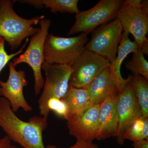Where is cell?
Masks as SVG:
<instances>
[{"label":"cell","instance_id":"44dd1931","mask_svg":"<svg viewBox=\"0 0 148 148\" xmlns=\"http://www.w3.org/2000/svg\"><path fill=\"white\" fill-rule=\"evenodd\" d=\"M29 38H27L25 43L19 50L15 53L8 54L5 48V41L2 37H0V73L3 69L5 67L7 64L10 62L12 58L23 52V49L26 47Z\"/></svg>","mask_w":148,"mask_h":148},{"label":"cell","instance_id":"4316f807","mask_svg":"<svg viewBox=\"0 0 148 148\" xmlns=\"http://www.w3.org/2000/svg\"><path fill=\"white\" fill-rule=\"evenodd\" d=\"M9 148H17L16 147V146L14 145H11L9 147Z\"/></svg>","mask_w":148,"mask_h":148},{"label":"cell","instance_id":"7c38bea8","mask_svg":"<svg viewBox=\"0 0 148 148\" xmlns=\"http://www.w3.org/2000/svg\"><path fill=\"white\" fill-rule=\"evenodd\" d=\"M100 105H92L67 121L69 134L78 141L93 142L98 129Z\"/></svg>","mask_w":148,"mask_h":148},{"label":"cell","instance_id":"6da1fadb","mask_svg":"<svg viewBox=\"0 0 148 148\" xmlns=\"http://www.w3.org/2000/svg\"><path fill=\"white\" fill-rule=\"evenodd\" d=\"M48 125V118L34 116L25 121L12 110L8 101L0 98V127L10 141L24 148H46L43 133Z\"/></svg>","mask_w":148,"mask_h":148},{"label":"cell","instance_id":"4fadbf2b","mask_svg":"<svg viewBox=\"0 0 148 148\" xmlns=\"http://www.w3.org/2000/svg\"><path fill=\"white\" fill-rule=\"evenodd\" d=\"M119 94L109 96L100 105L96 140H104L116 136Z\"/></svg>","mask_w":148,"mask_h":148},{"label":"cell","instance_id":"8992f818","mask_svg":"<svg viewBox=\"0 0 148 148\" xmlns=\"http://www.w3.org/2000/svg\"><path fill=\"white\" fill-rule=\"evenodd\" d=\"M123 2L122 0H101L88 10L79 11L76 14L75 22L68 36L79 33L88 34L97 27L116 19Z\"/></svg>","mask_w":148,"mask_h":148},{"label":"cell","instance_id":"603a6c76","mask_svg":"<svg viewBox=\"0 0 148 148\" xmlns=\"http://www.w3.org/2000/svg\"><path fill=\"white\" fill-rule=\"evenodd\" d=\"M46 148H59L53 145H48ZM67 148H101L96 144H94L93 142H86V141H78L73 145Z\"/></svg>","mask_w":148,"mask_h":148},{"label":"cell","instance_id":"5b68a950","mask_svg":"<svg viewBox=\"0 0 148 148\" xmlns=\"http://www.w3.org/2000/svg\"><path fill=\"white\" fill-rule=\"evenodd\" d=\"M51 23V20L49 18L41 20L39 23V30L32 36L27 49L23 54L14 58L12 61L14 67L21 63H26L32 68L34 78V89L36 95L40 94L44 84L41 71L42 66L45 61L44 46Z\"/></svg>","mask_w":148,"mask_h":148},{"label":"cell","instance_id":"ba28073f","mask_svg":"<svg viewBox=\"0 0 148 148\" xmlns=\"http://www.w3.org/2000/svg\"><path fill=\"white\" fill-rule=\"evenodd\" d=\"M110 63L100 56L84 49L71 64L72 73L69 85L86 88Z\"/></svg>","mask_w":148,"mask_h":148},{"label":"cell","instance_id":"d4e9b609","mask_svg":"<svg viewBox=\"0 0 148 148\" xmlns=\"http://www.w3.org/2000/svg\"><path fill=\"white\" fill-rule=\"evenodd\" d=\"M11 145V141L7 136L0 138V148H9Z\"/></svg>","mask_w":148,"mask_h":148},{"label":"cell","instance_id":"52a82bcc","mask_svg":"<svg viewBox=\"0 0 148 148\" xmlns=\"http://www.w3.org/2000/svg\"><path fill=\"white\" fill-rule=\"evenodd\" d=\"M123 32L120 21L114 19L94 30L91 39L86 45L85 49L100 56L111 63L116 57Z\"/></svg>","mask_w":148,"mask_h":148},{"label":"cell","instance_id":"d6986e66","mask_svg":"<svg viewBox=\"0 0 148 148\" xmlns=\"http://www.w3.org/2000/svg\"><path fill=\"white\" fill-rule=\"evenodd\" d=\"M124 138L132 142L148 139V118L141 116L135 120L125 132Z\"/></svg>","mask_w":148,"mask_h":148},{"label":"cell","instance_id":"8fae6325","mask_svg":"<svg viewBox=\"0 0 148 148\" xmlns=\"http://www.w3.org/2000/svg\"><path fill=\"white\" fill-rule=\"evenodd\" d=\"M118 126L116 138L120 145L124 144V135L130 126L142 116L141 109L133 92L130 80L119 94L117 104Z\"/></svg>","mask_w":148,"mask_h":148},{"label":"cell","instance_id":"ffe728a7","mask_svg":"<svg viewBox=\"0 0 148 148\" xmlns=\"http://www.w3.org/2000/svg\"><path fill=\"white\" fill-rule=\"evenodd\" d=\"M132 53V58L125 64V68L133 75H139L148 80V63L145 55L139 50Z\"/></svg>","mask_w":148,"mask_h":148},{"label":"cell","instance_id":"e0dca14e","mask_svg":"<svg viewBox=\"0 0 148 148\" xmlns=\"http://www.w3.org/2000/svg\"><path fill=\"white\" fill-rule=\"evenodd\" d=\"M21 3L28 4L35 8L41 9L44 7L50 9L53 13L58 12L76 14L79 12L78 8V0H18L14 1Z\"/></svg>","mask_w":148,"mask_h":148},{"label":"cell","instance_id":"ac0fdd59","mask_svg":"<svg viewBox=\"0 0 148 148\" xmlns=\"http://www.w3.org/2000/svg\"><path fill=\"white\" fill-rule=\"evenodd\" d=\"M132 90L141 109L142 116L148 118V82L139 75H130Z\"/></svg>","mask_w":148,"mask_h":148},{"label":"cell","instance_id":"5bb4252c","mask_svg":"<svg viewBox=\"0 0 148 148\" xmlns=\"http://www.w3.org/2000/svg\"><path fill=\"white\" fill-rule=\"evenodd\" d=\"M129 35L126 32L123 33L116 57L111 62L109 67L111 76L116 84L119 93L123 91L130 80V75L127 79L122 76L121 73L122 64L130 53H133L138 50L137 42L135 40H131L129 38Z\"/></svg>","mask_w":148,"mask_h":148},{"label":"cell","instance_id":"3957f363","mask_svg":"<svg viewBox=\"0 0 148 148\" xmlns=\"http://www.w3.org/2000/svg\"><path fill=\"white\" fill-rule=\"evenodd\" d=\"M42 70L45 73V77L38 103L40 115L48 118L50 112L48 102L51 98H64L69 89L72 69L71 65L49 64L44 61Z\"/></svg>","mask_w":148,"mask_h":148},{"label":"cell","instance_id":"7402d4cb","mask_svg":"<svg viewBox=\"0 0 148 148\" xmlns=\"http://www.w3.org/2000/svg\"><path fill=\"white\" fill-rule=\"evenodd\" d=\"M47 107L50 112L52 111L58 116L64 119L68 114L67 105L62 99L51 98L48 102Z\"/></svg>","mask_w":148,"mask_h":148},{"label":"cell","instance_id":"484cf974","mask_svg":"<svg viewBox=\"0 0 148 148\" xmlns=\"http://www.w3.org/2000/svg\"><path fill=\"white\" fill-rule=\"evenodd\" d=\"M141 8L146 14H148V1L147 0H143L140 2Z\"/></svg>","mask_w":148,"mask_h":148},{"label":"cell","instance_id":"9c48e42d","mask_svg":"<svg viewBox=\"0 0 148 148\" xmlns=\"http://www.w3.org/2000/svg\"><path fill=\"white\" fill-rule=\"evenodd\" d=\"M141 0L124 1L117 13L116 19L120 22L123 32L131 34L138 46L147 41L148 14L141 8Z\"/></svg>","mask_w":148,"mask_h":148},{"label":"cell","instance_id":"30bf717a","mask_svg":"<svg viewBox=\"0 0 148 148\" xmlns=\"http://www.w3.org/2000/svg\"><path fill=\"white\" fill-rule=\"evenodd\" d=\"M8 64V79L5 82L0 79V96L8 101L14 113L20 108L26 112H32L33 107L26 100L23 93L24 88L29 83L25 72L22 70L16 71L12 61H10Z\"/></svg>","mask_w":148,"mask_h":148},{"label":"cell","instance_id":"7a4b0ae2","mask_svg":"<svg viewBox=\"0 0 148 148\" xmlns=\"http://www.w3.org/2000/svg\"><path fill=\"white\" fill-rule=\"evenodd\" d=\"M14 2L0 0V37L8 43L11 50L17 49L25 38L33 36L39 30L33 27L45 18L44 15L31 19L22 18L13 9Z\"/></svg>","mask_w":148,"mask_h":148},{"label":"cell","instance_id":"cb8c5ba5","mask_svg":"<svg viewBox=\"0 0 148 148\" xmlns=\"http://www.w3.org/2000/svg\"><path fill=\"white\" fill-rule=\"evenodd\" d=\"M133 148H148V139L133 142Z\"/></svg>","mask_w":148,"mask_h":148},{"label":"cell","instance_id":"9a60e30c","mask_svg":"<svg viewBox=\"0 0 148 148\" xmlns=\"http://www.w3.org/2000/svg\"><path fill=\"white\" fill-rule=\"evenodd\" d=\"M86 89L89 94L91 106L101 104L109 96L119 93L109 68L104 70Z\"/></svg>","mask_w":148,"mask_h":148},{"label":"cell","instance_id":"277c9868","mask_svg":"<svg viewBox=\"0 0 148 148\" xmlns=\"http://www.w3.org/2000/svg\"><path fill=\"white\" fill-rule=\"evenodd\" d=\"M88 40L87 34L85 33L69 38L49 34L44 46L45 62L49 64L71 65L84 49Z\"/></svg>","mask_w":148,"mask_h":148},{"label":"cell","instance_id":"2e32d148","mask_svg":"<svg viewBox=\"0 0 148 148\" xmlns=\"http://www.w3.org/2000/svg\"><path fill=\"white\" fill-rule=\"evenodd\" d=\"M62 100L68 108L66 121L77 116L91 106L90 97L87 89L77 88L69 85V89Z\"/></svg>","mask_w":148,"mask_h":148}]
</instances>
